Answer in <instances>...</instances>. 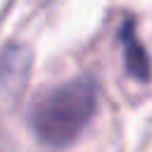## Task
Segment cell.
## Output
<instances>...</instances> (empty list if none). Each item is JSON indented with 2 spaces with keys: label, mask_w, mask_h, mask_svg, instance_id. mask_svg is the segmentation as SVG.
I'll list each match as a JSON object with an SVG mask.
<instances>
[{
  "label": "cell",
  "mask_w": 152,
  "mask_h": 152,
  "mask_svg": "<svg viewBox=\"0 0 152 152\" xmlns=\"http://www.w3.org/2000/svg\"><path fill=\"white\" fill-rule=\"evenodd\" d=\"M119 43H121V50H124V64H126V71L140 81V83H147L150 76H152V62L147 57V50L142 48L140 38H138V31H135V21L133 19H126L119 28Z\"/></svg>",
  "instance_id": "3"
},
{
  "label": "cell",
  "mask_w": 152,
  "mask_h": 152,
  "mask_svg": "<svg viewBox=\"0 0 152 152\" xmlns=\"http://www.w3.org/2000/svg\"><path fill=\"white\" fill-rule=\"evenodd\" d=\"M31 76V50L26 45H7L0 55V95L5 102H17Z\"/></svg>",
  "instance_id": "2"
},
{
  "label": "cell",
  "mask_w": 152,
  "mask_h": 152,
  "mask_svg": "<svg viewBox=\"0 0 152 152\" xmlns=\"http://www.w3.org/2000/svg\"><path fill=\"white\" fill-rule=\"evenodd\" d=\"M97 112V86L93 78L81 76L43 90L28 109V126L33 135L52 147H69L88 128Z\"/></svg>",
  "instance_id": "1"
}]
</instances>
